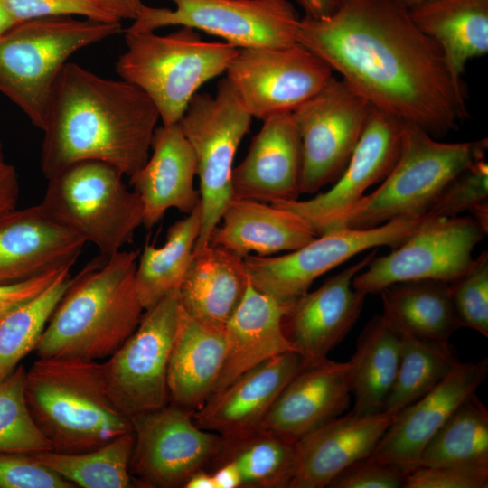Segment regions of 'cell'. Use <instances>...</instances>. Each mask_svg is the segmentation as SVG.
I'll return each instance as SVG.
<instances>
[{
	"label": "cell",
	"instance_id": "cell-4",
	"mask_svg": "<svg viewBox=\"0 0 488 488\" xmlns=\"http://www.w3.org/2000/svg\"><path fill=\"white\" fill-rule=\"evenodd\" d=\"M24 392L53 451L81 453L132 432L130 418L108 393L97 361L39 357L26 371Z\"/></svg>",
	"mask_w": 488,
	"mask_h": 488
},
{
	"label": "cell",
	"instance_id": "cell-36",
	"mask_svg": "<svg viewBox=\"0 0 488 488\" xmlns=\"http://www.w3.org/2000/svg\"><path fill=\"white\" fill-rule=\"evenodd\" d=\"M133 446L132 431L81 453L46 450L33 455L75 487L130 488L136 487L129 471Z\"/></svg>",
	"mask_w": 488,
	"mask_h": 488
},
{
	"label": "cell",
	"instance_id": "cell-12",
	"mask_svg": "<svg viewBox=\"0 0 488 488\" xmlns=\"http://www.w3.org/2000/svg\"><path fill=\"white\" fill-rule=\"evenodd\" d=\"M174 9L145 5L127 32L180 25L220 37L237 48L296 42L300 17L288 0H171Z\"/></svg>",
	"mask_w": 488,
	"mask_h": 488
},
{
	"label": "cell",
	"instance_id": "cell-10",
	"mask_svg": "<svg viewBox=\"0 0 488 488\" xmlns=\"http://www.w3.org/2000/svg\"><path fill=\"white\" fill-rule=\"evenodd\" d=\"M428 219L406 218L371 229L335 230L282 256L249 255L244 258L248 276L258 290L292 305L320 276L364 250L380 246L397 248Z\"/></svg>",
	"mask_w": 488,
	"mask_h": 488
},
{
	"label": "cell",
	"instance_id": "cell-14",
	"mask_svg": "<svg viewBox=\"0 0 488 488\" xmlns=\"http://www.w3.org/2000/svg\"><path fill=\"white\" fill-rule=\"evenodd\" d=\"M486 233L472 216L430 217L389 254L373 257L352 286L367 296L406 281L454 282L471 267L473 250Z\"/></svg>",
	"mask_w": 488,
	"mask_h": 488
},
{
	"label": "cell",
	"instance_id": "cell-23",
	"mask_svg": "<svg viewBox=\"0 0 488 488\" xmlns=\"http://www.w3.org/2000/svg\"><path fill=\"white\" fill-rule=\"evenodd\" d=\"M85 241L52 219L39 203L0 219V284L24 281L72 267Z\"/></svg>",
	"mask_w": 488,
	"mask_h": 488
},
{
	"label": "cell",
	"instance_id": "cell-30",
	"mask_svg": "<svg viewBox=\"0 0 488 488\" xmlns=\"http://www.w3.org/2000/svg\"><path fill=\"white\" fill-rule=\"evenodd\" d=\"M415 24L440 48L453 76L488 52V0H427L410 9Z\"/></svg>",
	"mask_w": 488,
	"mask_h": 488
},
{
	"label": "cell",
	"instance_id": "cell-26",
	"mask_svg": "<svg viewBox=\"0 0 488 488\" xmlns=\"http://www.w3.org/2000/svg\"><path fill=\"white\" fill-rule=\"evenodd\" d=\"M290 306L258 290L249 281L239 305L224 327V361L211 396L264 361L295 351L284 328Z\"/></svg>",
	"mask_w": 488,
	"mask_h": 488
},
{
	"label": "cell",
	"instance_id": "cell-51",
	"mask_svg": "<svg viewBox=\"0 0 488 488\" xmlns=\"http://www.w3.org/2000/svg\"><path fill=\"white\" fill-rule=\"evenodd\" d=\"M184 488H215L211 473L204 469L194 473L185 483Z\"/></svg>",
	"mask_w": 488,
	"mask_h": 488
},
{
	"label": "cell",
	"instance_id": "cell-28",
	"mask_svg": "<svg viewBox=\"0 0 488 488\" xmlns=\"http://www.w3.org/2000/svg\"><path fill=\"white\" fill-rule=\"evenodd\" d=\"M225 356L224 330L207 325L182 306L168 368L169 403L192 412L211 397Z\"/></svg>",
	"mask_w": 488,
	"mask_h": 488
},
{
	"label": "cell",
	"instance_id": "cell-29",
	"mask_svg": "<svg viewBox=\"0 0 488 488\" xmlns=\"http://www.w3.org/2000/svg\"><path fill=\"white\" fill-rule=\"evenodd\" d=\"M249 281L243 258L210 243L193 251L179 288L181 306L196 320L224 330Z\"/></svg>",
	"mask_w": 488,
	"mask_h": 488
},
{
	"label": "cell",
	"instance_id": "cell-31",
	"mask_svg": "<svg viewBox=\"0 0 488 488\" xmlns=\"http://www.w3.org/2000/svg\"><path fill=\"white\" fill-rule=\"evenodd\" d=\"M380 294L383 305L381 315L399 333L446 343L461 327L447 282H400L383 288Z\"/></svg>",
	"mask_w": 488,
	"mask_h": 488
},
{
	"label": "cell",
	"instance_id": "cell-18",
	"mask_svg": "<svg viewBox=\"0 0 488 488\" xmlns=\"http://www.w3.org/2000/svg\"><path fill=\"white\" fill-rule=\"evenodd\" d=\"M372 249L359 262L330 277L320 287L295 301L284 318L286 336L304 364L324 359L358 320L366 295L353 277L376 256Z\"/></svg>",
	"mask_w": 488,
	"mask_h": 488
},
{
	"label": "cell",
	"instance_id": "cell-44",
	"mask_svg": "<svg viewBox=\"0 0 488 488\" xmlns=\"http://www.w3.org/2000/svg\"><path fill=\"white\" fill-rule=\"evenodd\" d=\"M406 470L370 455L338 474L330 488H405Z\"/></svg>",
	"mask_w": 488,
	"mask_h": 488
},
{
	"label": "cell",
	"instance_id": "cell-21",
	"mask_svg": "<svg viewBox=\"0 0 488 488\" xmlns=\"http://www.w3.org/2000/svg\"><path fill=\"white\" fill-rule=\"evenodd\" d=\"M351 394L350 361L326 357L304 364L273 402L260 428L297 441L341 417Z\"/></svg>",
	"mask_w": 488,
	"mask_h": 488
},
{
	"label": "cell",
	"instance_id": "cell-17",
	"mask_svg": "<svg viewBox=\"0 0 488 488\" xmlns=\"http://www.w3.org/2000/svg\"><path fill=\"white\" fill-rule=\"evenodd\" d=\"M403 126V121L371 107L349 163L331 189L308 200L271 204L296 213L316 236L322 235L331 221L365 195L369 187L388 175L400 152Z\"/></svg>",
	"mask_w": 488,
	"mask_h": 488
},
{
	"label": "cell",
	"instance_id": "cell-38",
	"mask_svg": "<svg viewBox=\"0 0 488 488\" xmlns=\"http://www.w3.org/2000/svg\"><path fill=\"white\" fill-rule=\"evenodd\" d=\"M70 270L0 319V383L35 350L52 312L71 283Z\"/></svg>",
	"mask_w": 488,
	"mask_h": 488
},
{
	"label": "cell",
	"instance_id": "cell-45",
	"mask_svg": "<svg viewBox=\"0 0 488 488\" xmlns=\"http://www.w3.org/2000/svg\"><path fill=\"white\" fill-rule=\"evenodd\" d=\"M488 466H418L407 476L405 488H487Z\"/></svg>",
	"mask_w": 488,
	"mask_h": 488
},
{
	"label": "cell",
	"instance_id": "cell-20",
	"mask_svg": "<svg viewBox=\"0 0 488 488\" xmlns=\"http://www.w3.org/2000/svg\"><path fill=\"white\" fill-rule=\"evenodd\" d=\"M262 121L247 155L233 168V198L270 204L297 200L303 155L294 114L279 112Z\"/></svg>",
	"mask_w": 488,
	"mask_h": 488
},
{
	"label": "cell",
	"instance_id": "cell-25",
	"mask_svg": "<svg viewBox=\"0 0 488 488\" xmlns=\"http://www.w3.org/2000/svg\"><path fill=\"white\" fill-rule=\"evenodd\" d=\"M397 415L345 416L296 441L297 462L289 488H323L343 471L372 454Z\"/></svg>",
	"mask_w": 488,
	"mask_h": 488
},
{
	"label": "cell",
	"instance_id": "cell-11",
	"mask_svg": "<svg viewBox=\"0 0 488 488\" xmlns=\"http://www.w3.org/2000/svg\"><path fill=\"white\" fill-rule=\"evenodd\" d=\"M179 290L145 310L134 333L106 361L105 385L129 418L169 403L167 368L180 313Z\"/></svg>",
	"mask_w": 488,
	"mask_h": 488
},
{
	"label": "cell",
	"instance_id": "cell-3",
	"mask_svg": "<svg viewBox=\"0 0 488 488\" xmlns=\"http://www.w3.org/2000/svg\"><path fill=\"white\" fill-rule=\"evenodd\" d=\"M101 258L71 278L38 341V357L98 361L136 329L145 312L135 286L138 252Z\"/></svg>",
	"mask_w": 488,
	"mask_h": 488
},
{
	"label": "cell",
	"instance_id": "cell-53",
	"mask_svg": "<svg viewBox=\"0 0 488 488\" xmlns=\"http://www.w3.org/2000/svg\"><path fill=\"white\" fill-rule=\"evenodd\" d=\"M398 1L399 4H401L403 6H405L406 8L408 9H410L421 3H424L427 0H396Z\"/></svg>",
	"mask_w": 488,
	"mask_h": 488
},
{
	"label": "cell",
	"instance_id": "cell-54",
	"mask_svg": "<svg viewBox=\"0 0 488 488\" xmlns=\"http://www.w3.org/2000/svg\"><path fill=\"white\" fill-rule=\"evenodd\" d=\"M5 164H7L5 160V155L3 150V145L0 140V167L4 166Z\"/></svg>",
	"mask_w": 488,
	"mask_h": 488
},
{
	"label": "cell",
	"instance_id": "cell-22",
	"mask_svg": "<svg viewBox=\"0 0 488 488\" xmlns=\"http://www.w3.org/2000/svg\"><path fill=\"white\" fill-rule=\"evenodd\" d=\"M303 365L296 351L264 361L211 396L192 413L195 424L223 441L259 429L273 402Z\"/></svg>",
	"mask_w": 488,
	"mask_h": 488
},
{
	"label": "cell",
	"instance_id": "cell-27",
	"mask_svg": "<svg viewBox=\"0 0 488 488\" xmlns=\"http://www.w3.org/2000/svg\"><path fill=\"white\" fill-rule=\"evenodd\" d=\"M317 236L292 211L249 199L233 198L211 234V244L240 258L293 251Z\"/></svg>",
	"mask_w": 488,
	"mask_h": 488
},
{
	"label": "cell",
	"instance_id": "cell-5",
	"mask_svg": "<svg viewBox=\"0 0 488 488\" xmlns=\"http://www.w3.org/2000/svg\"><path fill=\"white\" fill-rule=\"evenodd\" d=\"M487 146V138L443 143L421 127L404 122L399 157L380 186L331 221L323 234L427 216L451 181L484 159Z\"/></svg>",
	"mask_w": 488,
	"mask_h": 488
},
{
	"label": "cell",
	"instance_id": "cell-19",
	"mask_svg": "<svg viewBox=\"0 0 488 488\" xmlns=\"http://www.w3.org/2000/svg\"><path fill=\"white\" fill-rule=\"evenodd\" d=\"M488 373V360L461 362L431 390L397 414L371 455L410 473L437 430Z\"/></svg>",
	"mask_w": 488,
	"mask_h": 488
},
{
	"label": "cell",
	"instance_id": "cell-2",
	"mask_svg": "<svg viewBox=\"0 0 488 488\" xmlns=\"http://www.w3.org/2000/svg\"><path fill=\"white\" fill-rule=\"evenodd\" d=\"M160 116L136 85L67 62L42 127L41 169L48 180L72 164L99 161L130 177L148 160Z\"/></svg>",
	"mask_w": 488,
	"mask_h": 488
},
{
	"label": "cell",
	"instance_id": "cell-43",
	"mask_svg": "<svg viewBox=\"0 0 488 488\" xmlns=\"http://www.w3.org/2000/svg\"><path fill=\"white\" fill-rule=\"evenodd\" d=\"M0 488H75L33 454L0 453Z\"/></svg>",
	"mask_w": 488,
	"mask_h": 488
},
{
	"label": "cell",
	"instance_id": "cell-7",
	"mask_svg": "<svg viewBox=\"0 0 488 488\" xmlns=\"http://www.w3.org/2000/svg\"><path fill=\"white\" fill-rule=\"evenodd\" d=\"M122 32L121 23L71 15L14 24L0 35V93L42 130L55 82L77 51Z\"/></svg>",
	"mask_w": 488,
	"mask_h": 488
},
{
	"label": "cell",
	"instance_id": "cell-33",
	"mask_svg": "<svg viewBox=\"0 0 488 488\" xmlns=\"http://www.w3.org/2000/svg\"><path fill=\"white\" fill-rule=\"evenodd\" d=\"M200 230L199 204L168 229L162 246H145L135 271L136 291L145 311L169 293L179 290L192 261Z\"/></svg>",
	"mask_w": 488,
	"mask_h": 488
},
{
	"label": "cell",
	"instance_id": "cell-1",
	"mask_svg": "<svg viewBox=\"0 0 488 488\" xmlns=\"http://www.w3.org/2000/svg\"><path fill=\"white\" fill-rule=\"evenodd\" d=\"M296 41L371 107L435 138L468 117L463 80L396 0H341L327 17L300 18Z\"/></svg>",
	"mask_w": 488,
	"mask_h": 488
},
{
	"label": "cell",
	"instance_id": "cell-42",
	"mask_svg": "<svg viewBox=\"0 0 488 488\" xmlns=\"http://www.w3.org/2000/svg\"><path fill=\"white\" fill-rule=\"evenodd\" d=\"M0 5L17 23L74 14L104 23L123 20L117 10L105 0H0Z\"/></svg>",
	"mask_w": 488,
	"mask_h": 488
},
{
	"label": "cell",
	"instance_id": "cell-46",
	"mask_svg": "<svg viewBox=\"0 0 488 488\" xmlns=\"http://www.w3.org/2000/svg\"><path fill=\"white\" fill-rule=\"evenodd\" d=\"M70 267L52 270L38 277L11 284H0V319L8 313L30 301Z\"/></svg>",
	"mask_w": 488,
	"mask_h": 488
},
{
	"label": "cell",
	"instance_id": "cell-40",
	"mask_svg": "<svg viewBox=\"0 0 488 488\" xmlns=\"http://www.w3.org/2000/svg\"><path fill=\"white\" fill-rule=\"evenodd\" d=\"M470 212L480 224L488 222V164L484 159L458 174L440 193L427 216L453 218Z\"/></svg>",
	"mask_w": 488,
	"mask_h": 488
},
{
	"label": "cell",
	"instance_id": "cell-32",
	"mask_svg": "<svg viewBox=\"0 0 488 488\" xmlns=\"http://www.w3.org/2000/svg\"><path fill=\"white\" fill-rule=\"evenodd\" d=\"M401 353L400 334L382 315L374 316L360 334L351 364V413L368 416L383 412L393 386Z\"/></svg>",
	"mask_w": 488,
	"mask_h": 488
},
{
	"label": "cell",
	"instance_id": "cell-6",
	"mask_svg": "<svg viewBox=\"0 0 488 488\" xmlns=\"http://www.w3.org/2000/svg\"><path fill=\"white\" fill-rule=\"evenodd\" d=\"M125 42L116 71L149 97L164 126L179 123L198 89L225 72L239 49L204 41L188 26L166 35L125 31Z\"/></svg>",
	"mask_w": 488,
	"mask_h": 488
},
{
	"label": "cell",
	"instance_id": "cell-9",
	"mask_svg": "<svg viewBox=\"0 0 488 488\" xmlns=\"http://www.w3.org/2000/svg\"><path fill=\"white\" fill-rule=\"evenodd\" d=\"M251 121L226 77L215 95L196 93L179 121L193 150L200 182L201 230L194 251L210 244L233 198V161Z\"/></svg>",
	"mask_w": 488,
	"mask_h": 488
},
{
	"label": "cell",
	"instance_id": "cell-47",
	"mask_svg": "<svg viewBox=\"0 0 488 488\" xmlns=\"http://www.w3.org/2000/svg\"><path fill=\"white\" fill-rule=\"evenodd\" d=\"M20 195L19 179L14 167H0V219L16 209Z\"/></svg>",
	"mask_w": 488,
	"mask_h": 488
},
{
	"label": "cell",
	"instance_id": "cell-8",
	"mask_svg": "<svg viewBox=\"0 0 488 488\" xmlns=\"http://www.w3.org/2000/svg\"><path fill=\"white\" fill-rule=\"evenodd\" d=\"M114 166L81 161L48 179L40 203L57 222L94 245L104 258L131 242L143 225L138 195L124 183Z\"/></svg>",
	"mask_w": 488,
	"mask_h": 488
},
{
	"label": "cell",
	"instance_id": "cell-15",
	"mask_svg": "<svg viewBox=\"0 0 488 488\" xmlns=\"http://www.w3.org/2000/svg\"><path fill=\"white\" fill-rule=\"evenodd\" d=\"M225 73L246 109L260 120L293 111L334 77L323 59L298 42L239 48Z\"/></svg>",
	"mask_w": 488,
	"mask_h": 488
},
{
	"label": "cell",
	"instance_id": "cell-34",
	"mask_svg": "<svg viewBox=\"0 0 488 488\" xmlns=\"http://www.w3.org/2000/svg\"><path fill=\"white\" fill-rule=\"evenodd\" d=\"M214 461L233 462L241 475V488H289L296 468V441L259 428L222 440Z\"/></svg>",
	"mask_w": 488,
	"mask_h": 488
},
{
	"label": "cell",
	"instance_id": "cell-48",
	"mask_svg": "<svg viewBox=\"0 0 488 488\" xmlns=\"http://www.w3.org/2000/svg\"><path fill=\"white\" fill-rule=\"evenodd\" d=\"M211 474L215 488H240L242 486L240 473L231 461L219 463L218 467Z\"/></svg>",
	"mask_w": 488,
	"mask_h": 488
},
{
	"label": "cell",
	"instance_id": "cell-39",
	"mask_svg": "<svg viewBox=\"0 0 488 488\" xmlns=\"http://www.w3.org/2000/svg\"><path fill=\"white\" fill-rule=\"evenodd\" d=\"M26 370L17 368L0 383V453L34 454L52 450L33 420L24 392Z\"/></svg>",
	"mask_w": 488,
	"mask_h": 488
},
{
	"label": "cell",
	"instance_id": "cell-24",
	"mask_svg": "<svg viewBox=\"0 0 488 488\" xmlns=\"http://www.w3.org/2000/svg\"><path fill=\"white\" fill-rule=\"evenodd\" d=\"M146 163L130 179L143 206V225L151 229L170 209L191 213L200 204L194 188L197 164L179 123L156 127Z\"/></svg>",
	"mask_w": 488,
	"mask_h": 488
},
{
	"label": "cell",
	"instance_id": "cell-41",
	"mask_svg": "<svg viewBox=\"0 0 488 488\" xmlns=\"http://www.w3.org/2000/svg\"><path fill=\"white\" fill-rule=\"evenodd\" d=\"M450 284L452 303L461 327L488 337V252L483 251L462 277Z\"/></svg>",
	"mask_w": 488,
	"mask_h": 488
},
{
	"label": "cell",
	"instance_id": "cell-50",
	"mask_svg": "<svg viewBox=\"0 0 488 488\" xmlns=\"http://www.w3.org/2000/svg\"><path fill=\"white\" fill-rule=\"evenodd\" d=\"M112 5L122 19L135 20L145 5L141 0H105Z\"/></svg>",
	"mask_w": 488,
	"mask_h": 488
},
{
	"label": "cell",
	"instance_id": "cell-52",
	"mask_svg": "<svg viewBox=\"0 0 488 488\" xmlns=\"http://www.w3.org/2000/svg\"><path fill=\"white\" fill-rule=\"evenodd\" d=\"M17 23L0 5V35Z\"/></svg>",
	"mask_w": 488,
	"mask_h": 488
},
{
	"label": "cell",
	"instance_id": "cell-35",
	"mask_svg": "<svg viewBox=\"0 0 488 488\" xmlns=\"http://www.w3.org/2000/svg\"><path fill=\"white\" fill-rule=\"evenodd\" d=\"M445 465L488 466V409L476 392L462 402L421 453L418 466Z\"/></svg>",
	"mask_w": 488,
	"mask_h": 488
},
{
	"label": "cell",
	"instance_id": "cell-13",
	"mask_svg": "<svg viewBox=\"0 0 488 488\" xmlns=\"http://www.w3.org/2000/svg\"><path fill=\"white\" fill-rule=\"evenodd\" d=\"M371 104L333 77L294 114L302 141L300 194L333 183L345 170L361 136Z\"/></svg>",
	"mask_w": 488,
	"mask_h": 488
},
{
	"label": "cell",
	"instance_id": "cell-49",
	"mask_svg": "<svg viewBox=\"0 0 488 488\" xmlns=\"http://www.w3.org/2000/svg\"><path fill=\"white\" fill-rule=\"evenodd\" d=\"M304 10L305 15L321 19L332 14L339 6L341 0H296Z\"/></svg>",
	"mask_w": 488,
	"mask_h": 488
},
{
	"label": "cell",
	"instance_id": "cell-37",
	"mask_svg": "<svg viewBox=\"0 0 488 488\" xmlns=\"http://www.w3.org/2000/svg\"><path fill=\"white\" fill-rule=\"evenodd\" d=\"M399 333L401 336L399 365L383 408V412L393 415L426 395L459 362L448 343Z\"/></svg>",
	"mask_w": 488,
	"mask_h": 488
},
{
	"label": "cell",
	"instance_id": "cell-16",
	"mask_svg": "<svg viewBox=\"0 0 488 488\" xmlns=\"http://www.w3.org/2000/svg\"><path fill=\"white\" fill-rule=\"evenodd\" d=\"M192 413L168 403L130 418L134 446L129 471L136 487H183L214 461L221 436L198 427Z\"/></svg>",
	"mask_w": 488,
	"mask_h": 488
}]
</instances>
